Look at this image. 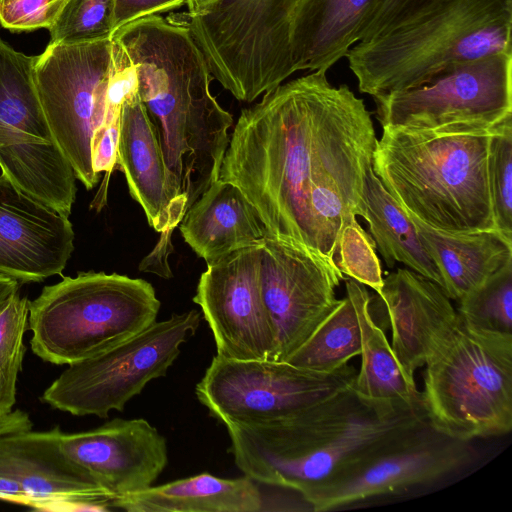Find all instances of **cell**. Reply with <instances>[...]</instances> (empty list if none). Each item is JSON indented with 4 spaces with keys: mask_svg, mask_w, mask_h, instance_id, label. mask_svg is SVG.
<instances>
[{
    "mask_svg": "<svg viewBox=\"0 0 512 512\" xmlns=\"http://www.w3.org/2000/svg\"><path fill=\"white\" fill-rule=\"evenodd\" d=\"M117 165L149 225L171 236L188 211L187 201L166 166L156 127L138 92L122 107Z\"/></svg>",
    "mask_w": 512,
    "mask_h": 512,
    "instance_id": "d6986e66",
    "label": "cell"
},
{
    "mask_svg": "<svg viewBox=\"0 0 512 512\" xmlns=\"http://www.w3.org/2000/svg\"><path fill=\"white\" fill-rule=\"evenodd\" d=\"M474 456L470 442L426 423L312 486L302 498L313 511H328L432 482L465 467Z\"/></svg>",
    "mask_w": 512,
    "mask_h": 512,
    "instance_id": "4fadbf2b",
    "label": "cell"
},
{
    "mask_svg": "<svg viewBox=\"0 0 512 512\" xmlns=\"http://www.w3.org/2000/svg\"><path fill=\"white\" fill-rule=\"evenodd\" d=\"M185 242L206 263L269 234L259 213L234 184L217 179L179 224Z\"/></svg>",
    "mask_w": 512,
    "mask_h": 512,
    "instance_id": "44dd1931",
    "label": "cell"
},
{
    "mask_svg": "<svg viewBox=\"0 0 512 512\" xmlns=\"http://www.w3.org/2000/svg\"><path fill=\"white\" fill-rule=\"evenodd\" d=\"M111 506L128 512H258L263 498L247 476L201 473L117 497Z\"/></svg>",
    "mask_w": 512,
    "mask_h": 512,
    "instance_id": "cb8c5ba5",
    "label": "cell"
},
{
    "mask_svg": "<svg viewBox=\"0 0 512 512\" xmlns=\"http://www.w3.org/2000/svg\"><path fill=\"white\" fill-rule=\"evenodd\" d=\"M492 133L382 127L372 169L407 214L435 230H495L488 177Z\"/></svg>",
    "mask_w": 512,
    "mask_h": 512,
    "instance_id": "277c9868",
    "label": "cell"
},
{
    "mask_svg": "<svg viewBox=\"0 0 512 512\" xmlns=\"http://www.w3.org/2000/svg\"><path fill=\"white\" fill-rule=\"evenodd\" d=\"M301 0H213L168 18L184 25L212 77L252 102L296 72L292 35Z\"/></svg>",
    "mask_w": 512,
    "mask_h": 512,
    "instance_id": "52a82bcc",
    "label": "cell"
},
{
    "mask_svg": "<svg viewBox=\"0 0 512 512\" xmlns=\"http://www.w3.org/2000/svg\"><path fill=\"white\" fill-rule=\"evenodd\" d=\"M357 370L346 364L318 372L276 360H235L216 354L195 388L221 421L267 424L288 419L352 387Z\"/></svg>",
    "mask_w": 512,
    "mask_h": 512,
    "instance_id": "7c38bea8",
    "label": "cell"
},
{
    "mask_svg": "<svg viewBox=\"0 0 512 512\" xmlns=\"http://www.w3.org/2000/svg\"><path fill=\"white\" fill-rule=\"evenodd\" d=\"M344 281L361 330V365L352 390L374 406L423 410L421 392L402 373L385 333L372 317L367 287L348 277Z\"/></svg>",
    "mask_w": 512,
    "mask_h": 512,
    "instance_id": "d4e9b609",
    "label": "cell"
},
{
    "mask_svg": "<svg viewBox=\"0 0 512 512\" xmlns=\"http://www.w3.org/2000/svg\"><path fill=\"white\" fill-rule=\"evenodd\" d=\"M326 73L283 82L242 110L218 179L243 192L270 235L335 261L377 138L364 101Z\"/></svg>",
    "mask_w": 512,
    "mask_h": 512,
    "instance_id": "6da1fadb",
    "label": "cell"
},
{
    "mask_svg": "<svg viewBox=\"0 0 512 512\" xmlns=\"http://www.w3.org/2000/svg\"><path fill=\"white\" fill-rule=\"evenodd\" d=\"M421 1L423 0H380L363 24L359 41L377 36Z\"/></svg>",
    "mask_w": 512,
    "mask_h": 512,
    "instance_id": "e575fe53",
    "label": "cell"
},
{
    "mask_svg": "<svg viewBox=\"0 0 512 512\" xmlns=\"http://www.w3.org/2000/svg\"><path fill=\"white\" fill-rule=\"evenodd\" d=\"M361 330L352 299L346 294L307 340L285 361L297 367L332 372L360 355Z\"/></svg>",
    "mask_w": 512,
    "mask_h": 512,
    "instance_id": "4316f807",
    "label": "cell"
},
{
    "mask_svg": "<svg viewBox=\"0 0 512 512\" xmlns=\"http://www.w3.org/2000/svg\"><path fill=\"white\" fill-rule=\"evenodd\" d=\"M426 423L422 409L374 406L351 387L285 420L225 426L229 452L245 476L302 497Z\"/></svg>",
    "mask_w": 512,
    "mask_h": 512,
    "instance_id": "7a4b0ae2",
    "label": "cell"
},
{
    "mask_svg": "<svg viewBox=\"0 0 512 512\" xmlns=\"http://www.w3.org/2000/svg\"><path fill=\"white\" fill-rule=\"evenodd\" d=\"M409 217L437 265L443 279L442 289L451 300L459 301L512 262V239L496 229L452 234Z\"/></svg>",
    "mask_w": 512,
    "mask_h": 512,
    "instance_id": "603a6c76",
    "label": "cell"
},
{
    "mask_svg": "<svg viewBox=\"0 0 512 512\" xmlns=\"http://www.w3.org/2000/svg\"><path fill=\"white\" fill-rule=\"evenodd\" d=\"M488 177L496 229L512 239V119L490 136Z\"/></svg>",
    "mask_w": 512,
    "mask_h": 512,
    "instance_id": "4dcf8cb0",
    "label": "cell"
},
{
    "mask_svg": "<svg viewBox=\"0 0 512 512\" xmlns=\"http://www.w3.org/2000/svg\"><path fill=\"white\" fill-rule=\"evenodd\" d=\"M373 99L381 127L492 133L512 119V53L455 64L417 87Z\"/></svg>",
    "mask_w": 512,
    "mask_h": 512,
    "instance_id": "9c48e42d",
    "label": "cell"
},
{
    "mask_svg": "<svg viewBox=\"0 0 512 512\" xmlns=\"http://www.w3.org/2000/svg\"><path fill=\"white\" fill-rule=\"evenodd\" d=\"M60 426L0 435V477L17 483L41 511H105L112 496L62 450Z\"/></svg>",
    "mask_w": 512,
    "mask_h": 512,
    "instance_id": "2e32d148",
    "label": "cell"
},
{
    "mask_svg": "<svg viewBox=\"0 0 512 512\" xmlns=\"http://www.w3.org/2000/svg\"><path fill=\"white\" fill-rule=\"evenodd\" d=\"M50 43L73 45L111 38L112 0H67L48 29Z\"/></svg>",
    "mask_w": 512,
    "mask_h": 512,
    "instance_id": "f546056e",
    "label": "cell"
},
{
    "mask_svg": "<svg viewBox=\"0 0 512 512\" xmlns=\"http://www.w3.org/2000/svg\"><path fill=\"white\" fill-rule=\"evenodd\" d=\"M200 320L195 309L174 313L99 355L68 365L42 401L75 416L106 418L123 411L150 381L166 375Z\"/></svg>",
    "mask_w": 512,
    "mask_h": 512,
    "instance_id": "30bf717a",
    "label": "cell"
},
{
    "mask_svg": "<svg viewBox=\"0 0 512 512\" xmlns=\"http://www.w3.org/2000/svg\"><path fill=\"white\" fill-rule=\"evenodd\" d=\"M35 61L0 39V167L20 189L69 216L77 178L46 120Z\"/></svg>",
    "mask_w": 512,
    "mask_h": 512,
    "instance_id": "8fae6325",
    "label": "cell"
},
{
    "mask_svg": "<svg viewBox=\"0 0 512 512\" xmlns=\"http://www.w3.org/2000/svg\"><path fill=\"white\" fill-rule=\"evenodd\" d=\"M69 216L0 175V274L22 282L61 275L74 250Z\"/></svg>",
    "mask_w": 512,
    "mask_h": 512,
    "instance_id": "ac0fdd59",
    "label": "cell"
},
{
    "mask_svg": "<svg viewBox=\"0 0 512 512\" xmlns=\"http://www.w3.org/2000/svg\"><path fill=\"white\" fill-rule=\"evenodd\" d=\"M19 291L18 280L0 274V306L14 293Z\"/></svg>",
    "mask_w": 512,
    "mask_h": 512,
    "instance_id": "74e56055",
    "label": "cell"
},
{
    "mask_svg": "<svg viewBox=\"0 0 512 512\" xmlns=\"http://www.w3.org/2000/svg\"><path fill=\"white\" fill-rule=\"evenodd\" d=\"M375 249L371 235L355 220L346 225L339 236L335 263L344 276L379 294L384 277Z\"/></svg>",
    "mask_w": 512,
    "mask_h": 512,
    "instance_id": "1f68e13d",
    "label": "cell"
},
{
    "mask_svg": "<svg viewBox=\"0 0 512 512\" xmlns=\"http://www.w3.org/2000/svg\"><path fill=\"white\" fill-rule=\"evenodd\" d=\"M0 500L31 508V501L20 486L10 479L0 477Z\"/></svg>",
    "mask_w": 512,
    "mask_h": 512,
    "instance_id": "8d00e7d4",
    "label": "cell"
},
{
    "mask_svg": "<svg viewBox=\"0 0 512 512\" xmlns=\"http://www.w3.org/2000/svg\"><path fill=\"white\" fill-rule=\"evenodd\" d=\"M159 309L155 289L143 279L92 271L63 277L29 302L30 346L45 362L77 363L137 335Z\"/></svg>",
    "mask_w": 512,
    "mask_h": 512,
    "instance_id": "8992f818",
    "label": "cell"
},
{
    "mask_svg": "<svg viewBox=\"0 0 512 512\" xmlns=\"http://www.w3.org/2000/svg\"><path fill=\"white\" fill-rule=\"evenodd\" d=\"M512 0H423L346 53L359 91L417 87L455 64L512 53Z\"/></svg>",
    "mask_w": 512,
    "mask_h": 512,
    "instance_id": "3957f363",
    "label": "cell"
},
{
    "mask_svg": "<svg viewBox=\"0 0 512 512\" xmlns=\"http://www.w3.org/2000/svg\"><path fill=\"white\" fill-rule=\"evenodd\" d=\"M67 0H0V25L12 32L49 29Z\"/></svg>",
    "mask_w": 512,
    "mask_h": 512,
    "instance_id": "d6a6232c",
    "label": "cell"
},
{
    "mask_svg": "<svg viewBox=\"0 0 512 512\" xmlns=\"http://www.w3.org/2000/svg\"><path fill=\"white\" fill-rule=\"evenodd\" d=\"M458 302L457 313L469 326L512 335V262Z\"/></svg>",
    "mask_w": 512,
    "mask_h": 512,
    "instance_id": "83f0119b",
    "label": "cell"
},
{
    "mask_svg": "<svg viewBox=\"0 0 512 512\" xmlns=\"http://www.w3.org/2000/svg\"><path fill=\"white\" fill-rule=\"evenodd\" d=\"M113 38L61 45L49 43L36 56L39 99L60 150L87 189L98 182L91 142L103 125L112 78L125 55Z\"/></svg>",
    "mask_w": 512,
    "mask_h": 512,
    "instance_id": "ba28073f",
    "label": "cell"
},
{
    "mask_svg": "<svg viewBox=\"0 0 512 512\" xmlns=\"http://www.w3.org/2000/svg\"><path fill=\"white\" fill-rule=\"evenodd\" d=\"M121 119V118H120ZM120 131V120L99 128L92 138V167L97 175L106 172L110 175L117 165V147Z\"/></svg>",
    "mask_w": 512,
    "mask_h": 512,
    "instance_id": "d590c367",
    "label": "cell"
},
{
    "mask_svg": "<svg viewBox=\"0 0 512 512\" xmlns=\"http://www.w3.org/2000/svg\"><path fill=\"white\" fill-rule=\"evenodd\" d=\"M262 294L285 361L339 305L344 276L334 260L270 234L257 242Z\"/></svg>",
    "mask_w": 512,
    "mask_h": 512,
    "instance_id": "5bb4252c",
    "label": "cell"
},
{
    "mask_svg": "<svg viewBox=\"0 0 512 512\" xmlns=\"http://www.w3.org/2000/svg\"><path fill=\"white\" fill-rule=\"evenodd\" d=\"M193 301L213 333L217 355L274 360L276 336L262 294L257 242L208 263Z\"/></svg>",
    "mask_w": 512,
    "mask_h": 512,
    "instance_id": "9a60e30c",
    "label": "cell"
},
{
    "mask_svg": "<svg viewBox=\"0 0 512 512\" xmlns=\"http://www.w3.org/2000/svg\"><path fill=\"white\" fill-rule=\"evenodd\" d=\"M113 34L138 19L160 15L187 6L188 0H112ZM112 34V35H113ZM112 37V36H111Z\"/></svg>",
    "mask_w": 512,
    "mask_h": 512,
    "instance_id": "836d02e7",
    "label": "cell"
},
{
    "mask_svg": "<svg viewBox=\"0 0 512 512\" xmlns=\"http://www.w3.org/2000/svg\"><path fill=\"white\" fill-rule=\"evenodd\" d=\"M212 1L213 0H188V3H187L188 10L187 11L197 10Z\"/></svg>",
    "mask_w": 512,
    "mask_h": 512,
    "instance_id": "f35d334b",
    "label": "cell"
},
{
    "mask_svg": "<svg viewBox=\"0 0 512 512\" xmlns=\"http://www.w3.org/2000/svg\"><path fill=\"white\" fill-rule=\"evenodd\" d=\"M424 366L421 403L433 429L468 442L511 431L512 335L475 329L458 314Z\"/></svg>",
    "mask_w": 512,
    "mask_h": 512,
    "instance_id": "5b68a950",
    "label": "cell"
},
{
    "mask_svg": "<svg viewBox=\"0 0 512 512\" xmlns=\"http://www.w3.org/2000/svg\"><path fill=\"white\" fill-rule=\"evenodd\" d=\"M388 268L396 263L432 280L441 288V273L423 245L416 227L370 168L365 177L360 213Z\"/></svg>",
    "mask_w": 512,
    "mask_h": 512,
    "instance_id": "484cf974",
    "label": "cell"
},
{
    "mask_svg": "<svg viewBox=\"0 0 512 512\" xmlns=\"http://www.w3.org/2000/svg\"><path fill=\"white\" fill-rule=\"evenodd\" d=\"M378 296L387 310L393 354L406 379L416 384V370L458 313L437 283L408 268L389 273Z\"/></svg>",
    "mask_w": 512,
    "mask_h": 512,
    "instance_id": "ffe728a7",
    "label": "cell"
},
{
    "mask_svg": "<svg viewBox=\"0 0 512 512\" xmlns=\"http://www.w3.org/2000/svg\"><path fill=\"white\" fill-rule=\"evenodd\" d=\"M380 0H301L292 35L296 71H327L359 41Z\"/></svg>",
    "mask_w": 512,
    "mask_h": 512,
    "instance_id": "7402d4cb",
    "label": "cell"
},
{
    "mask_svg": "<svg viewBox=\"0 0 512 512\" xmlns=\"http://www.w3.org/2000/svg\"><path fill=\"white\" fill-rule=\"evenodd\" d=\"M28 305V298L18 291L0 306V417L10 414L16 403V384L26 350Z\"/></svg>",
    "mask_w": 512,
    "mask_h": 512,
    "instance_id": "f1b7e54d",
    "label": "cell"
},
{
    "mask_svg": "<svg viewBox=\"0 0 512 512\" xmlns=\"http://www.w3.org/2000/svg\"><path fill=\"white\" fill-rule=\"evenodd\" d=\"M60 445L113 499L152 486L168 463L166 439L142 418H116L77 433L62 431Z\"/></svg>",
    "mask_w": 512,
    "mask_h": 512,
    "instance_id": "e0dca14e",
    "label": "cell"
}]
</instances>
